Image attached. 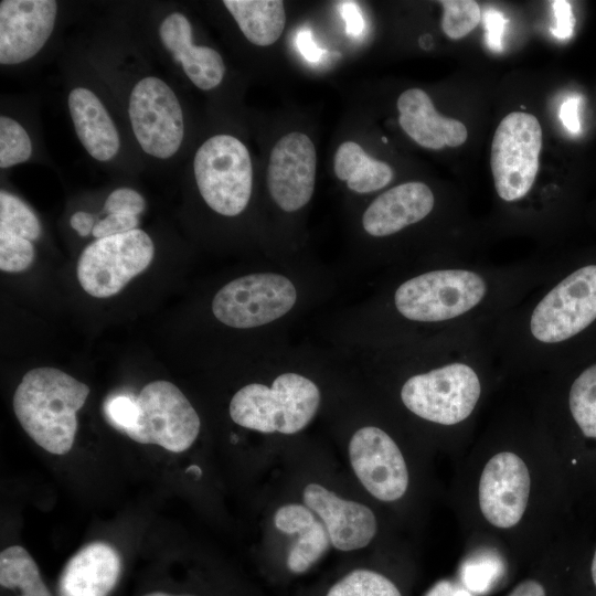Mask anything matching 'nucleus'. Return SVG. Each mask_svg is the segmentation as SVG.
Returning <instances> with one entry per match:
<instances>
[{"label": "nucleus", "mask_w": 596, "mask_h": 596, "mask_svg": "<svg viewBox=\"0 0 596 596\" xmlns=\"http://www.w3.org/2000/svg\"><path fill=\"white\" fill-rule=\"evenodd\" d=\"M571 488L530 406L500 412L457 460L453 504L471 553L543 555L563 536Z\"/></svg>", "instance_id": "1"}, {"label": "nucleus", "mask_w": 596, "mask_h": 596, "mask_svg": "<svg viewBox=\"0 0 596 596\" xmlns=\"http://www.w3.org/2000/svg\"><path fill=\"white\" fill-rule=\"evenodd\" d=\"M503 376L490 332L449 333L430 363L402 380L397 397L457 461L475 440L479 417Z\"/></svg>", "instance_id": "2"}, {"label": "nucleus", "mask_w": 596, "mask_h": 596, "mask_svg": "<svg viewBox=\"0 0 596 596\" xmlns=\"http://www.w3.org/2000/svg\"><path fill=\"white\" fill-rule=\"evenodd\" d=\"M546 270L460 264L426 269L395 287L392 307L405 322L435 327L443 334L490 332Z\"/></svg>", "instance_id": "3"}, {"label": "nucleus", "mask_w": 596, "mask_h": 596, "mask_svg": "<svg viewBox=\"0 0 596 596\" xmlns=\"http://www.w3.org/2000/svg\"><path fill=\"white\" fill-rule=\"evenodd\" d=\"M89 387L55 368L26 372L13 395V411L24 432L44 450L66 455L73 447L78 409Z\"/></svg>", "instance_id": "4"}, {"label": "nucleus", "mask_w": 596, "mask_h": 596, "mask_svg": "<svg viewBox=\"0 0 596 596\" xmlns=\"http://www.w3.org/2000/svg\"><path fill=\"white\" fill-rule=\"evenodd\" d=\"M321 402L318 385L306 375L285 372L270 385L251 383L230 402V416L241 427L263 434L292 435L315 417Z\"/></svg>", "instance_id": "5"}, {"label": "nucleus", "mask_w": 596, "mask_h": 596, "mask_svg": "<svg viewBox=\"0 0 596 596\" xmlns=\"http://www.w3.org/2000/svg\"><path fill=\"white\" fill-rule=\"evenodd\" d=\"M195 182L214 212L236 216L247 206L253 188V167L246 146L231 135H215L196 150Z\"/></svg>", "instance_id": "6"}, {"label": "nucleus", "mask_w": 596, "mask_h": 596, "mask_svg": "<svg viewBox=\"0 0 596 596\" xmlns=\"http://www.w3.org/2000/svg\"><path fill=\"white\" fill-rule=\"evenodd\" d=\"M542 128L529 113L512 111L498 125L491 145L490 166L498 196L515 202L531 191L539 170Z\"/></svg>", "instance_id": "7"}, {"label": "nucleus", "mask_w": 596, "mask_h": 596, "mask_svg": "<svg viewBox=\"0 0 596 596\" xmlns=\"http://www.w3.org/2000/svg\"><path fill=\"white\" fill-rule=\"evenodd\" d=\"M294 283L277 273H254L223 286L212 300L214 317L236 329L260 327L287 315L297 301Z\"/></svg>", "instance_id": "8"}, {"label": "nucleus", "mask_w": 596, "mask_h": 596, "mask_svg": "<svg viewBox=\"0 0 596 596\" xmlns=\"http://www.w3.org/2000/svg\"><path fill=\"white\" fill-rule=\"evenodd\" d=\"M137 405L136 423L126 433L134 441L183 453L198 438L200 417L173 383L158 380L146 384L137 396Z\"/></svg>", "instance_id": "9"}, {"label": "nucleus", "mask_w": 596, "mask_h": 596, "mask_svg": "<svg viewBox=\"0 0 596 596\" xmlns=\"http://www.w3.org/2000/svg\"><path fill=\"white\" fill-rule=\"evenodd\" d=\"M153 254L152 240L139 228L98 238L82 252L76 267L77 279L91 296L107 298L142 273Z\"/></svg>", "instance_id": "10"}, {"label": "nucleus", "mask_w": 596, "mask_h": 596, "mask_svg": "<svg viewBox=\"0 0 596 596\" xmlns=\"http://www.w3.org/2000/svg\"><path fill=\"white\" fill-rule=\"evenodd\" d=\"M349 460L363 488L383 503L402 502L412 487V471L397 440L384 428L365 425L348 445Z\"/></svg>", "instance_id": "11"}, {"label": "nucleus", "mask_w": 596, "mask_h": 596, "mask_svg": "<svg viewBox=\"0 0 596 596\" xmlns=\"http://www.w3.org/2000/svg\"><path fill=\"white\" fill-rule=\"evenodd\" d=\"M128 115L136 140L147 155L168 159L178 152L184 136L180 102L161 78L139 79L129 95Z\"/></svg>", "instance_id": "12"}, {"label": "nucleus", "mask_w": 596, "mask_h": 596, "mask_svg": "<svg viewBox=\"0 0 596 596\" xmlns=\"http://www.w3.org/2000/svg\"><path fill=\"white\" fill-rule=\"evenodd\" d=\"M529 406L545 432L568 424L579 444L596 445V362L574 376L564 392L536 381Z\"/></svg>", "instance_id": "13"}, {"label": "nucleus", "mask_w": 596, "mask_h": 596, "mask_svg": "<svg viewBox=\"0 0 596 596\" xmlns=\"http://www.w3.org/2000/svg\"><path fill=\"white\" fill-rule=\"evenodd\" d=\"M316 161L315 145L302 132H289L276 142L269 156L267 187L283 211H298L310 201L315 191Z\"/></svg>", "instance_id": "14"}, {"label": "nucleus", "mask_w": 596, "mask_h": 596, "mask_svg": "<svg viewBox=\"0 0 596 596\" xmlns=\"http://www.w3.org/2000/svg\"><path fill=\"white\" fill-rule=\"evenodd\" d=\"M53 0H3L0 2V64L17 65L35 56L55 25Z\"/></svg>", "instance_id": "15"}, {"label": "nucleus", "mask_w": 596, "mask_h": 596, "mask_svg": "<svg viewBox=\"0 0 596 596\" xmlns=\"http://www.w3.org/2000/svg\"><path fill=\"white\" fill-rule=\"evenodd\" d=\"M302 501L322 522L331 545L339 551L364 549L377 534L379 522L371 508L341 498L319 483L304 488Z\"/></svg>", "instance_id": "16"}, {"label": "nucleus", "mask_w": 596, "mask_h": 596, "mask_svg": "<svg viewBox=\"0 0 596 596\" xmlns=\"http://www.w3.org/2000/svg\"><path fill=\"white\" fill-rule=\"evenodd\" d=\"M434 205L435 196L427 184L401 183L370 203L362 215V226L373 237L391 236L423 221Z\"/></svg>", "instance_id": "17"}, {"label": "nucleus", "mask_w": 596, "mask_h": 596, "mask_svg": "<svg viewBox=\"0 0 596 596\" xmlns=\"http://www.w3.org/2000/svg\"><path fill=\"white\" fill-rule=\"evenodd\" d=\"M120 572V555L111 544L88 543L63 567L57 582L58 596H108Z\"/></svg>", "instance_id": "18"}, {"label": "nucleus", "mask_w": 596, "mask_h": 596, "mask_svg": "<svg viewBox=\"0 0 596 596\" xmlns=\"http://www.w3.org/2000/svg\"><path fill=\"white\" fill-rule=\"evenodd\" d=\"M396 106L402 129L424 148L439 150L458 147L467 140L466 126L457 119L441 116L423 89L411 88L403 92Z\"/></svg>", "instance_id": "19"}, {"label": "nucleus", "mask_w": 596, "mask_h": 596, "mask_svg": "<svg viewBox=\"0 0 596 596\" xmlns=\"http://www.w3.org/2000/svg\"><path fill=\"white\" fill-rule=\"evenodd\" d=\"M163 46L181 64L188 78L200 89L219 86L225 74V64L217 51L195 45L189 19L181 12L168 14L160 24Z\"/></svg>", "instance_id": "20"}, {"label": "nucleus", "mask_w": 596, "mask_h": 596, "mask_svg": "<svg viewBox=\"0 0 596 596\" xmlns=\"http://www.w3.org/2000/svg\"><path fill=\"white\" fill-rule=\"evenodd\" d=\"M75 132L85 150L98 161H109L120 147L117 128L102 100L91 89L77 86L67 97Z\"/></svg>", "instance_id": "21"}, {"label": "nucleus", "mask_w": 596, "mask_h": 596, "mask_svg": "<svg viewBox=\"0 0 596 596\" xmlns=\"http://www.w3.org/2000/svg\"><path fill=\"white\" fill-rule=\"evenodd\" d=\"M274 524L283 533L298 534L287 556V567L291 573L307 572L331 544L324 525L305 504L287 503L279 507L274 514Z\"/></svg>", "instance_id": "22"}, {"label": "nucleus", "mask_w": 596, "mask_h": 596, "mask_svg": "<svg viewBox=\"0 0 596 596\" xmlns=\"http://www.w3.org/2000/svg\"><path fill=\"white\" fill-rule=\"evenodd\" d=\"M223 4L255 45H272L284 31L286 12L280 0H225Z\"/></svg>", "instance_id": "23"}, {"label": "nucleus", "mask_w": 596, "mask_h": 596, "mask_svg": "<svg viewBox=\"0 0 596 596\" xmlns=\"http://www.w3.org/2000/svg\"><path fill=\"white\" fill-rule=\"evenodd\" d=\"M338 179L356 193H370L385 188L393 179V169L384 161L369 156L354 141L342 142L333 158Z\"/></svg>", "instance_id": "24"}, {"label": "nucleus", "mask_w": 596, "mask_h": 596, "mask_svg": "<svg viewBox=\"0 0 596 596\" xmlns=\"http://www.w3.org/2000/svg\"><path fill=\"white\" fill-rule=\"evenodd\" d=\"M0 584L7 589H19L20 596H52L38 564L20 545H11L1 552Z\"/></svg>", "instance_id": "25"}, {"label": "nucleus", "mask_w": 596, "mask_h": 596, "mask_svg": "<svg viewBox=\"0 0 596 596\" xmlns=\"http://www.w3.org/2000/svg\"><path fill=\"white\" fill-rule=\"evenodd\" d=\"M326 596H403L396 584L386 575L358 568L336 582Z\"/></svg>", "instance_id": "26"}, {"label": "nucleus", "mask_w": 596, "mask_h": 596, "mask_svg": "<svg viewBox=\"0 0 596 596\" xmlns=\"http://www.w3.org/2000/svg\"><path fill=\"white\" fill-rule=\"evenodd\" d=\"M0 233L35 241L41 235V224L32 210L15 195L0 192Z\"/></svg>", "instance_id": "27"}, {"label": "nucleus", "mask_w": 596, "mask_h": 596, "mask_svg": "<svg viewBox=\"0 0 596 596\" xmlns=\"http://www.w3.org/2000/svg\"><path fill=\"white\" fill-rule=\"evenodd\" d=\"M32 155L26 130L13 118L0 117V167L7 169L25 162Z\"/></svg>", "instance_id": "28"}, {"label": "nucleus", "mask_w": 596, "mask_h": 596, "mask_svg": "<svg viewBox=\"0 0 596 596\" xmlns=\"http://www.w3.org/2000/svg\"><path fill=\"white\" fill-rule=\"evenodd\" d=\"M444 33L458 40L470 33L481 20L479 4L472 0H441Z\"/></svg>", "instance_id": "29"}, {"label": "nucleus", "mask_w": 596, "mask_h": 596, "mask_svg": "<svg viewBox=\"0 0 596 596\" xmlns=\"http://www.w3.org/2000/svg\"><path fill=\"white\" fill-rule=\"evenodd\" d=\"M34 259L31 241L20 236L0 233V269L7 273L23 272Z\"/></svg>", "instance_id": "30"}, {"label": "nucleus", "mask_w": 596, "mask_h": 596, "mask_svg": "<svg viewBox=\"0 0 596 596\" xmlns=\"http://www.w3.org/2000/svg\"><path fill=\"white\" fill-rule=\"evenodd\" d=\"M108 423L117 430L126 434L137 419V396L130 394H116L109 396L103 405Z\"/></svg>", "instance_id": "31"}, {"label": "nucleus", "mask_w": 596, "mask_h": 596, "mask_svg": "<svg viewBox=\"0 0 596 596\" xmlns=\"http://www.w3.org/2000/svg\"><path fill=\"white\" fill-rule=\"evenodd\" d=\"M146 207L145 199L130 188L114 190L104 203V211L108 214H129L138 216Z\"/></svg>", "instance_id": "32"}, {"label": "nucleus", "mask_w": 596, "mask_h": 596, "mask_svg": "<svg viewBox=\"0 0 596 596\" xmlns=\"http://www.w3.org/2000/svg\"><path fill=\"white\" fill-rule=\"evenodd\" d=\"M138 216L129 214H108L98 221L93 230V236L98 238L124 234L137 228Z\"/></svg>", "instance_id": "33"}, {"label": "nucleus", "mask_w": 596, "mask_h": 596, "mask_svg": "<svg viewBox=\"0 0 596 596\" xmlns=\"http://www.w3.org/2000/svg\"><path fill=\"white\" fill-rule=\"evenodd\" d=\"M483 25L486 28V42L490 50L502 51V36L507 20L503 14L494 9H487L483 13Z\"/></svg>", "instance_id": "34"}, {"label": "nucleus", "mask_w": 596, "mask_h": 596, "mask_svg": "<svg viewBox=\"0 0 596 596\" xmlns=\"http://www.w3.org/2000/svg\"><path fill=\"white\" fill-rule=\"evenodd\" d=\"M554 15L556 20L552 33L560 40H567L573 35L575 26V17L571 3L565 0L552 1Z\"/></svg>", "instance_id": "35"}, {"label": "nucleus", "mask_w": 596, "mask_h": 596, "mask_svg": "<svg viewBox=\"0 0 596 596\" xmlns=\"http://www.w3.org/2000/svg\"><path fill=\"white\" fill-rule=\"evenodd\" d=\"M340 12L345 21V31L348 35L359 36L364 30V20L359 4L354 1H342Z\"/></svg>", "instance_id": "36"}, {"label": "nucleus", "mask_w": 596, "mask_h": 596, "mask_svg": "<svg viewBox=\"0 0 596 596\" xmlns=\"http://www.w3.org/2000/svg\"><path fill=\"white\" fill-rule=\"evenodd\" d=\"M296 45L304 57L312 63L319 61L324 53L313 41L309 29L299 30L296 36Z\"/></svg>", "instance_id": "37"}, {"label": "nucleus", "mask_w": 596, "mask_h": 596, "mask_svg": "<svg viewBox=\"0 0 596 596\" xmlns=\"http://www.w3.org/2000/svg\"><path fill=\"white\" fill-rule=\"evenodd\" d=\"M578 99L568 98L562 105L560 109V118L565 128L572 134H578L581 131V123L578 118Z\"/></svg>", "instance_id": "38"}, {"label": "nucleus", "mask_w": 596, "mask_h": 596, "mask_svg": "<svg viewBox=\"0 0 596 596\" xmlns=\"http://www.w3.org/2000/svg\"><path fill=\"white\" fill-rule=\"evenodd\" d=\"M507 596H547L545 583L535 577L519 582Z\"/></svg>", "instance_id": "39"}, {"label": "nucleus", "mask_w": 596, "mask_h": 596, "mask_svg": "<svg viewBox=\"0 0 596 596\" xmlns=\"http://www.w3.org/2000/svg\"><path fill=\"white\" fill-rule=\"evenodd\" d=\"M424 596H475V593L464 584L439 581Z\"/></svg>", "instance_id": "40"}, {"label": "nucleus", "mask_w": 596, "mask_h": 596, "mask_svg": "<svg viewBox=\"0 0 596 596\" xmlns=\"http://www.w3.org/2000/svg\"><path fill=\"white\" fill-rule=\"evenodd\" d=\"M70 224L81 236H87L93 233L95 226L94 216L84 211L75 212L71 216Z\"/></svg>", "instance_id": "41"}, {"label": "nucleus", "mask_w": 596, "mask_h": 596, "mask_svg": "<svg viewBox=\"0 0 596 596\" xmlns=\"http://www.w3.org/2000/svg\"><path fill=\"white\" fill-rule=\"evenodd\" d=\"M589 573H590L592 583L596 588V545L594 546V550L590 556Z\"/></svg>", "instance_id": "42"}, {"label": "nucleus", "mask_w": 596, "mask_h": 596, "mask_svg": "<svg viewBox=\"0 0 596 596\" xmlns=\"http://www.w3.org/2000/svg\"><path fill=\"white\" fill-rule=\"evenodd\" d=\"M143 596H193V595H174V594H168V593H163V592H152V593H148Z\"/></svg>", "instance_id": "43"}]
</instances>
